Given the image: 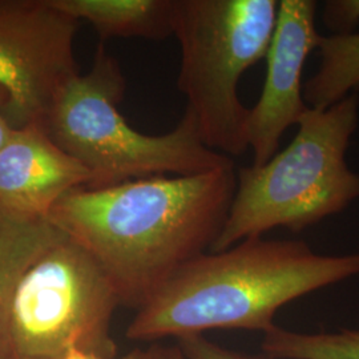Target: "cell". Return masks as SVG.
I'll use <instances>...</instances> for the list:
<instances>
[{
  "label": "cell",
  "instance_id": "cell-12",
  "mask_svg": "<svg viewBox=\"0 0 359 359\" xmlns=\"http://www.w3.org/2000/svg\"><path fill=\"white\" fill-rule=\"evenodd\" d=\"M65 234L47 218L0 208V359L7 357V322L13 294L29 266Z\"/></svg>",
  "mask_w": 359,
  "mask_h": 359
},
{
  "label": "cell",
  "instance_id": "cell-18",
  "mask_svg": "<svg viewBox=\"0 0 359 359\" xmlns=\"http://www.w3.org/2000/svg\"><path fill=\"white\" fill-rule=\"evenodd\" d=\"M3 359H51V358H29V357H18V355H8L6 358ZM55 359H63V358H55Z\"/></svg>",
  "mask_w": 359,
  "mask_h": 359
},
{
  "label": "cell",
  "instance_id": "cell-14",
  "mask_svg": "<svg viewBox=\"0 0 359 359\" xmlns=\"http://www.w3.org/2000/svg\"><path fill=\"white\" fill-rule=\"evenodd\" d=\"M177 346L187 359H270L265 355H249L221 346L203 335H189L177 339Z\"/></svg>",
  "mask_w": 359,
  "mask_h": 359
},
{
  "label": "cell",
  "instance_id": "cell-8",
  "mask_svg": "<svg viewBox=\"0 0 359 359\" xmlns=\"http://www.w3.org/2000/svg\"><path fill=\"white\" fill-rule=\"evenodd\" d=\"M316 13L317 3L313 0L278 1L276 28L265 56V83L256 105L249 108L245 124L253 165L268 163L278 152L283 133L308 111L302 71L321 36Z\"/></svg>",
  "mask_w": 359,
  "mask_h": 359
},
{
  "label": "cell",
  "instance_id": "cell-5",
  "mask_svg": "<svg viewBox=\"0 0 359 359\" xmlns=\"http://www.w3.org/2000/svg\"><path fill=\"white\" fill-rule=\"evenodd\" d=\"M277 0H175L173 35L181 51L177 87L206 147L224 156L248 151L249 114L238 96L245 72L265 59Z\"/></svg>",
  "mask_w": 359,
  "mask_h": 359
},
{
  "label": "cell",
  "instance_id": "cell-17",
  "mask_svg": "<svg viewBox=\"0 0 359 359\" xmlns=\"http://www.w3.org/2000/svg\"><path fill=\"white\" fill-rule=\"evenodd\" d=\"M63 359H105L97 354H93L90 351H84V350H80V348H71L65 353Z\"/></svg>",
  "mask_w": 359,
  "mask_h": 359
},
{
  "label": "cell",
  "instance_id": "cell-16",
  "mask_svg": "<svg viewBox=\"0 0 359 359\" xmlns=\"http://www.w3.org/2000/svg\"><path fill=\"white\" fill-rule=\"evenodd\" d=\"M7 105H8V95H7L4 88L0 86V151L8 142L13 130V127L11 126V123L8 121V117L6 114L7 112Z\"/></svg>",
  "mask_w": 359,
  "mask_h": 359
},
{
  "label": "cell",
  "instance_id": "cell-11",
  "mask_svg": "<svg viewBox=\"0 0 359 359\" xmlns=\"http://www.w3.org/2000/svg\"><path fill=\"white\" fill-rule=\"evenodd\" d=\"M67 16L86 20L100 41L112 38L163 40L173 35L175 0H50Z\"/></svg>",
  "mask_w": 359,
  "mask_h": 359
},
{
  "label": "cell",
  "instance_id": "cell-3",
  "mask_svg": "<svg viewBox=\"0 0 359 359\" xmlns=\"http://www.w3.org/2000/svg\"><path fill=\"white\" fill-rule=\"evenodd\" d=\"M359 126L357 93L310 108L292 142L262 165L240 168L231 209L210 252H222L276 228L301 233L359 198V175L346 163Z\"/></svg>",
  "mask_w": 359,
  "mask_h": 359
},
{
  "label": "cell",
  "instance_id": "cell-2",
  "mask_svg": "<svg viewBox=\"0 0 359 359\" xmlns=\"http://www.w3.org/2000/svg\"><path fill=\"white\" fill-rule=\"evenodd\" d=\"M359 276V253L330 256L294 240L248 238L181 266L129 322L127 338L157 342L209 330L268 332L280 309Z\"/></svg>",
  "mask_w": 359,
  "mask_h": 359
},
{
  "label": "cell",
  "instance_id": "cell-9",
  "mask_svg": "<svg viewBox=\"0 0 359 359\" xmlns=\"http://www.w3.org/2000/svg\"><path fill=\"white\" fill-rule=\"evenodd\" d=\"M90 172L48 136L41 123L13 128L0 151V208L46 218L55 204L88 187Z\"/></svg>",
  "mask_w": 359,
  "mask_h": 359
},
{
  "label": "cell",
  "instance_id": "cell-7",
  "mask_svg": "<svg viewBox=\"0 0 359 359\" xmlns=\"http://www.w3.org/2000/svg\"><path fill=\"white\" fill-rule=\"evenodd\" d=\"M77 22L50 0H0V86L13 128L41 123L55 96L79 74Z\"/></svg>",
  "mask_w": 359,
  "mask_h": 359
},
{
  "label": "cell",
  "instance_id": "cell-13",
  "mask_svg": "<svg viewBox=\"0 0 359 359\" xmlns=\"http://www.w3.org/2000/svg\"><path fill=\"white\" fill-rule=\"evenodd\" d=\"M261 348L270 359H359V329L335 333H299L273 326Z\"/></svg>",
  "mask_w": 359,
  "mask_h": 359
},
{
  "label": "cell",
  "instance_id": "cell-10",
  "mask_svg": "<svg viewBox=\"0 0 359 359\" xmlns=\"http://www.w3.org/2000/svg\"><path fill=\"white\" fill-rule=\"evenodd\" d=\"M322 20L337 34L320 36V67L304 83V99L317 109L359 90V0L325 1Z\"/></svg>",
  "mask_w": 359,
  "mask_h": 359
},
{
  "label": "cell",
  "instance_id": "cell-1",
  "mask_svg": "<svg viewBox=\"0 0 359 359\" xmlns=\"http://www.w3.org/2000/svg\"><path fill=\"white\" fill-rule=\"evenodd\" d=\"M236 192L234 163L188 176L79 188L47 215L104 270L136 310L217 240Z\"/></svg>",
  "mask_w": 359,
  "mask_h": 359
},
{
  "label": "cell",
  "instance_id": "cell-6",
  "mask_svg": "<svg viewBox=\"0 0 359 359\" xmlns=\"http://www.w3.org/2000/svg\"><path fill=\"white\" fill-rule=\"evenodd\" d=\"M121 301L104 270L65 236L29 266L13 294L6 351L29 358H63L80 348L116 359L111 329Z\"/></svg>",
  "mask_w": 359,
  "mask_h": 359
},
{
  "label": "cell",
  "instance_id": "cell-15",
  "mask_svg": "<svg viewBox=\"0 0 359 359\" xmlns=\"http://www.w3.org/2000/svg\"><path fill=\"white\" fill-rule=\"evenodd\" d=\"M118 359H187L177 345L165 346L152 344L148 347H137Z\"/></svg>",
  "mask_w": 359,
  "mask_h": 359
},
{
  "label": "cell",
  "instance_id": "cell-4",
  "mask_svg": "<svg viewBox=\"0 0 359 359\" xmlns=\"http://www.w3.org/2000/svg\"><path fill=\"white\" fill-rule=\"evenodd\" d=\"M124 92L123 71L100 43L90 71L65 83L44 117L48 136L90 172V185L84 188L154 176H188L233 163L206 147L188 112L165 135L132 128L117 108Z\"/></svg>",
  "mask_w": 359,
  "mask_h": 359
}]
</instances>
